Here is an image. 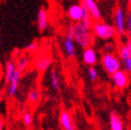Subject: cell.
Returning a JSON list of instances; mask_svg holds the SVG:
<instances>
[{"label": "cell", "mask_w": 131, "mask_h": 130, "mask_svg": "<svg viewBox=\"0 0 131 130\" xmlns=\"http://www.w3.org/2000/svg\"><path fill=\"white\" fill-rule=\"evenodd\" d=\"M111 79H112L113 85L118 90L126 89L129 85V82H130L129 74L125 69H121L117 71V73H115L114 75H112L111 76Z\"/></svg>", "instance_id": "cell-7"}, {"label": "cell", "mask_w": 131, "mask_h": 130, "mask_svg": "<svg viewBox=\"0 0 131 130\" xmlns=\"http://www.w3.org/2000/svg\"><path fill=\"white\" fill-rule=\"evenodd\" d=\"M30 59H31V58H30V56L28 53H23V55L19 56L17 58V60L15 61L17 70L20 71V73L23 74L24 71L28 68L29 64H30Z\"/></svg>", "instance_id": "cell-16"}, {"label": "cell", "mask_w": 131, "mask_h": 130, "mask_svg": "<svg viewBox=\"0 0 131 130\" xmlns=\"http://www.w3.org/2000/svg\"><path fill=\"white\" fill-rule=\"evenodd\" d=\"M88 15H90L85 8L81 3H74L71 4L67 10V16L70 20H73L75 24L81 23Z\"/></svg>", "instance_id": "cell-5"}, {"label": "cell", "mask_w": 131, "mask_h": 130, "mask_svg": "<svg viewBox=\"0 0 131 130\" xmlns=\"http://www.w3.org/2000/svg\"><path fill=\"white\" fill-rule=\"evenodd\" d=\"M36 25L37 28L41 32L45 31L49 26V14L48 11L45 8H41L37 12V18H36Z\"/></svg>", "instance_id": "cell-10"}, {"label": "cell", "mask_w": 131, "mask_h": 130, "mask_svg": "<svg viewBox=\"0 0 131 130\" xmlns=\"http://www.w3.org/2000/svg\"><path fill=\"white\" fill-rule=\"evenodd\" d=\"M37 49H38V44L36 42H31L28 45H26V47H25V50L29 53L35 52V51H37Z\"/></svg>", "instance_id": "cell-21"}, {"label": "cell", "mask_w": 131, "mask_h": 130, "mask_svg": "<svg viewBox=\"0 0 131 130\" xmlns=\"http://www.w3.org/2000/svg\"><path fill=\"white\" fill-rule=\"evenodd\" d=\"M76 42L74 40L73 35L69 32H66L63 38V50L64 53L69 58H73L76 56Z\"/></svg>", "instance_id": "cell-8"}, {"label": "cell", "mask_w": 131, "mask_h": 130, "mask_svg": "<svg viewBox=\"0 0 131 130\" xmlns=\"http://www.w3.org/2000/svg\"><path fill=\"white\" fill-rule=\"evenodd\" d=\"M20 77H21V73L20 71H16L15 75L13 76L12 80L10 81V83L8 84V95L9 97H14L17 90H18V85H19V81H20Z\"/></svg>", "instance_id": "cell-14"}, {"label": "cell", "mask_w": 131, "mask_h": 130, "mask_svg": "<svg viewBox=\"0 0 131 130\" xmlns=\"http://www.w3.org/2000/svg\"><path fill=\"white\" fill-rule=\"evenodd\" d=\"M40 99V92L37 90H31L28 93V101L31 103H36Z\"/></svg>", "instance_id": "cell-19"}, {"label": "cell", "mask_w": 131, "mask_h": 130, "mask_svg": "<svg viewBox=\"0 0 131 130\" xmlns=\"http://www.w3.org/2000/svg\"><path fill=\"white\" fill-rule=\"evenodd\" d=\"M50 82H51V86L53 90H59L60 86V79H59V74L57 68H52L50 71Z\"/></svg>", "instance_id": "cell-18"}, {"label": "cell", "mask_w": 131, "mask_h": 130, "mask_svg": "<svg viewBox=\"0 0 131 130\" xmlns=\"http://www.w3.org/2000/svg\"><path fill=\"white\" fill-rule=\"evenodd\" d=\"M100 62L103 69L106 70V73L111 76L122 69V61L116 53L103 52L101 56Z\"/></svg>", "instance_id": "cell-3"}, {"label": "cell", "mask_w": 131, "mask_h": 130, "mask_svg": "<svg viewBox=\"0 0 131 130\" xmlns=\"http://www.w3.org/2000/svg\"><path fill=\"white\" fill-rule=\"evenodd\" d=\"M117 56L119 57L122 63L127 61L131 57V37H127L117 48Z\"/></svg>", "instance_id": "cell-9"}, {"label": "cell", "mask_w": 131, "mask_h": 130, "mask_svg": "<svg viewBox=\"0 0 131 130\" xmlns=\"http://www.w3.org/2000/svg\"><path fill=\"white\" fill-rule=\"evenodd\" d=\"M16 71H17V67H16L15 61L9 60L5 62V64H4V80H5L6 84L10 83V81L12 80V78L15 75Z\"/></svg>", "instance_id": "cell-13"}, {"label": "cell", "mask_w": 131, "mask_h": 130, "mask_svg": "<svg viewBox=\"0 0 131 130\" xmlns=\"http://www.w3.org/2000/svg\"><path fill=\"white\" fill-rule=\"evenodd\" d=\"M88 75H89V78L91 81H96L98 79V71L95 67L91 66L89 69H88Z\"/></svg>", "instance_id": "cell-20"}, {"label": "cell", "mask_w": 131, "mask_h": 130, "mask_svg": "<svg viewBox=\"0 0 131 130\" xmlns=\"http://www.w3.org/2000/svg\"><path fill=\"white\" fill-rule=\"evenodd\" d=\"M85 10L88 11V13L90 14V16L92 17V19L96 23V21H100V19L102 17L101 15V10L98 5L96 0H81L80 2Z\"/></svg>", "instance_id": "cell-6"}, {"label": "cell", "mask_w": 131, "mask_h": 130, "mask_svg": "<svg viewBox=\"0 0 131 130\" xmlns=\"http://www.w3.org/2000/svg\"><path fill=\"white\" fill-rule=\"evenodd\" d=\"M123 65H124V69H125L128 74H131V57L129 58L127 61L124 62Z\"/></svg>", "instance_id": "cell-25"}, {"label": "cell", "mask_w": 131, "mask_h": 130, "mask_svg": "<svg viewBox=\"0 0 131 130\" xmlns=\"http://www.w3.org/2000/svg\"><path fill=\"white\" fill-rule=\"evenodd\" d=\"M60 124L64 130H75L73 121L67 111H62L60 113Z\"/></svg>", "instance_id": "cell-15"}, {"label": "cell", "mask_w": 131, "mask_h": 130, "mask_svg": "<svg viewBox=\"0 0 131 130\" xmlns=\"http://www.w3.org/2000/svg\"><path fill=\"white\" fill-rule=\"evenodd\" d=\"M67 32L73 35L76 44H78L80 47L85 49L88 47H91L92 43V29L88 28L81 23L74 24L68 27Z\"/></svg>", "instance_id": "cell-1"}, {"label": "cell", "mask_w": 131, "mask_h": 130, "mask_svg": "<svg viewBox=\"0 0 131 130\" xmlns=\"http://www.w3.org/2000/svg\"><path fill=\"white\" fill-rule=\"evenodd\" d=\"M51 62H52V59H51L50 56L42 55V56L36 58V60H35V68L38 71H41V73H44V71H46L50 67Z\"/></svg>", "instance_id": "cell-12"}, {"label": "cell", "mask_w": 131, "mask_h": 130, "mask_svg": "<svg viewBox=\"0 0 131 130\" xmlns=\"http://www.w3.org/2000/svg\"><path fill=\"white\" fill-rule=\"evenodd\" d=\"M32 121H33V118H32V114L29 111L25 112L24 115H23V122H24V124L27 126V127H29L32 124Z\"/></svg>", "instance_id": "cell-22"}, {"label": "cell", "mask_w": 131, "mask_h": 130, "mask_svg": "<svg viewBox=\"0 0 131 130\" xmlns=\"http://www.w3.org/2000/svg\"><path fill=\"white\" fill-rule=\"evenodd\" d=\"M92 32H93V35L103 41L112 40L117 34V31L114 27V25H110L101 20L94 23L93 28H92Z\"/></svg>", "instance_id": "cell-2"}, {"label": "cell", "mask_w": 131, "mask_h": 130, "mask_svg": "<svg viewBox=\"0 0 131 130\" xmlns=\"http://www.w3.org/2000/svg\"><path fill=\"white\" fill-rule=\"evenodd\" d=\"M114 50H115V45L112 42L106 43V45H104V52L114 53Z\"/></svg>", "instance_id": "cell-23"}, {"label": "cell", "mask_w": 131, "mask_h": 130, "mask_svg": "<svg viewBox=\"0 0 131 130\" xmlns=\"http://www.w3.org/2000/svg\"><path fill=\"white\" fill-rule=\"evenodd\" d=\"M129 13H131V6H130V8H129Z\"/></svg>", "instance_id": "cell-27"}, {"label": "cell", "mask_w": 131, "mask_h": 130, "mask_svg": "<svg viewBox=\"0 0 131 130\" xmlns=\"http://www.w3.org/2000/svg\"><path fill=\"white\" fill-rule=\"evenodd\" d=\"M127 34L128 37H131V13L129 12L127 15Z\"/></svg>", "instance_id": "cell-24"}, {"label": "cell", "mask_w": 131, "mask_h": 130, "mask_svg": "<svg viewBox=\"0 0 131 130\" xmlns=\"http://www.w3.org/2000/svg\"><path fill=\"white\" fill-rule=\"evenodd\" d=\"M110 128L111 130H124L123 120L116 112H111L110 114Z\"/></svg>", "instance_id": "cell-17"}, {"label": "cell", "mask_w": 131, "mask_h": 130, "mask_svg": "<svg viewBox=\"0 0 131 130\" xmlns=\"http://www.w3.org/2000/svg\"><path fill=\"white\" fill-rule=\"evenodd\" d=\"M127 2H128V5H129V8L131 6V0H127Z\"/></svg>", "instance_id": "cell-26"}, {"label": "cell", "mask_w": 131, "mask_h": 130, "mask_svg": "<svg viewBox=\"0 0 131 130\" xmlns=\"http://www.w3.org/2000/svg\"><path fill=\"white\" fill-rule=\"evenodd\" d=\"M82 60L89 66H94V65L97 63L98 57H97V52L95 51L94 48L92 47H88L85 49H83L82 52Z\"/></svg>", "instance_id": "cell-11"}, {"label": "cell", "mask_w": 131, "mask_h": 130, "mask_svg": "<svg viewBox=\"0 0 131 130\" xmlns=\"http://www.w3.org/2000/svg\"><path fill=\"white\" fill-rule=\"evenodd\" d=\"M127 15L126 10L123 6H116L113 12L114 27L119 36H124L127 33Z\"/></svg>", "instance_id": "cell-4"}]
</instances>
